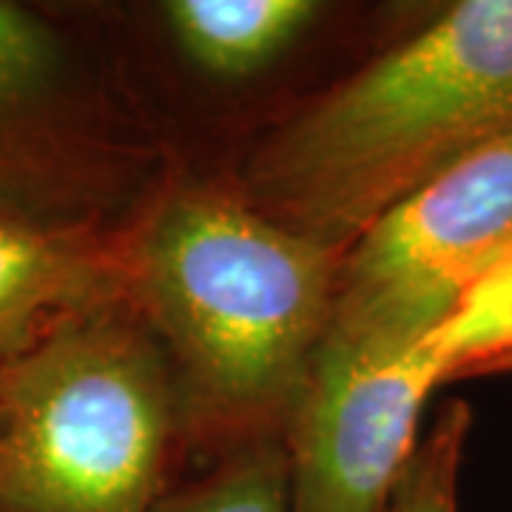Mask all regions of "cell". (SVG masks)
I'll return each instance as SVG.
<instances>
[{"instance_id": "obj_1", "label": "cell", "mask_w": 512, "mask_h": 512, "mask_svg": "<svg viewBox=\"0 0 512 512\" xmlns=\"http://www.w3.org/2000/svg\"><path fill=\"white\" fill-rule=\"evenodd\" d=\"M345 248L248 197L180 188L123 231V296L180 390L191 444L285 439L328 328Z\"/></svg>"}, {"instance_id": "obj_2", "label": "cell", "mask_w": 512, "mask_h": 512, "mask_svg": "<svg viewBox=\"0 0 512 512\" xmlns=\"http://www.w3.org/2000/svg\"><path fill=\"white\" fill-rule=\"evenodd\" d=\"M512 131V0H464L330 89L248 165V202L345 248L458 157Z\"/></svg>"}, {"instance_id": "obj_3", "label": "cell", "mask_w": 512, "mask_h": 512, "mask_svg": "<svg viewBox=\"0 0 512 512\" xmlns=\"http://www.w3.org/2000/svg\"><path fill=\"white\" fill-rule=\"evenodd\" d=\"M185 444L171 365L126 296L0 365V512H151Z\"/></svg>"}, {"instance_id": "obj_4", "label": "cell", "mask_w": 512, "mask_h": 512, "mask_svg": "<svg viewBox=\"0 0 512 512\" xmlns=\"http://www.w3.org/2000/svg\"><path fill=\"white\" fill-rule=\"evenodd\" d=\"M430 330L330 313L285 430L293 512H384L444 384Z\"/></svg>"}, {"instance_id": "obj_5", "label": "cell", "mask_w": 512, "mask_h": 512, "mask_svg": "<svg viewBox=\"0 0 512 512\" xmlns=\"http://www.w3.org/2000/svg\"><path fill=\"white\" fill-rule=\"evenodd\" d=\"M512 245V131L458 157L350 242L330 313L433 330Z\"/></svg>"}, {"instance_id": "obj_6", "label": "cell", "mask_w": 512, "mask_h": 512, "mask_svg": "<svg viewBox=\"0 0 512 512\" xmlns=\"http://www.w3.org/2000/svg\"><path fill=\"white\" fill-rule=\"evenodd\" d=\"M97 188L100 137L74 97L69 37L49 15L0 0V205L103 225Z\"/></svg>"}, {"instance_id": "obj_7", "label": "cell", "mask_w": 512, "mask_h": 512, "mask_svg": "<svg viewBox=\"0 0 512 512\" xmlns=\"http://www.w3.org/2000/svg\"><path fill=\"white\" fill-rule=\"evenodd\" d=\"M123 296V231L0 205V365L57 322Z\"/></svg>"}, {"instance_id": "obj_8", "label": "cell", "mask_w": 512, "mask_h": 512, "mask_svg": "<svg viewBox=\"0 0 512 512\" xmlns=\"http://www.w3.org/2000/svg\"><path fill=\"white\" fill-rule=\"evenodd\" d=\"M319 15L313 0H171L168 29L183 55L211 77L265 69Z\"/></svg>"}, {"instance_id": "obj_9", "label": "cell", "mask_w": 512, "mask_h": 512, "mask_svg": "<svg viewBox=\"0 0 512 512\" xmlns=\"http://www.w3.org/2000/svg\"><path fill=\"white\" fill-rule=\"evenodd\" d=\"M444 382L512 370V245L487 262L430 330Z\"/></svg>"}, {"instance_id": "obj_10", "label": "cell", "mask_w": 512, "mask_h": 512, "mask_svg": "<svg viewBox=\"0 0 512 512\" xmlns=\"http://www.w3.org/2000/svg\"><path fill=\"white\" fill-rule=\"evenodd\" d=\"M151 512H293L285 439L225 447L202 476L174 481Z\"/></svg>"}, {"instance_id": "obj_11", "label": "cell", "mask_w": 512, "mask_h": 512, "mask_svg": "<svg viewBox=\"0 0 512 512\" xmlns=\"http://www.w3.org/2000/svg\"><path fill=\"white\" fill-rule=\"evenodd\" d=\"M470 433L467 404H447L421 441L384 512H458V470Z\"/></svg>"}]
</instances>
